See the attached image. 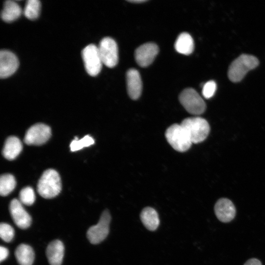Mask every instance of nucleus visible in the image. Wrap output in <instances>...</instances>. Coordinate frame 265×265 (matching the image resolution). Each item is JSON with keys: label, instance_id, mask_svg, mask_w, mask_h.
<instances>
[{"label": "nucleus", "instance_id": "28", "mask_svg": "<svg viewBox=\"0 0 265 265\" xmlns=\"http://www.w3.org/2000/svg\"><path fill=\"white\" fill-rule=\"evenodd\" d=\"M244 265H262V264L258 259L252 258L247 260Z\"/></svg>", "mask_w": 265, "mask_h": 265}, {"label": "nucleus", "instance_id": "16", "mask_svg": "<svg viewBox=\"0 0 265 265\" xmlns=\"http://www.w3.org/2000/svg\"><path fill=\"white\" fill-rule=\"evenodd\" d=\"M23 146L20 140L17 137L11 136L6 140L2 155L6 159L11 160L14 159L21 153Z\"/></svg>", "mask_w": 265, "mask_h": 265}, {"label": "nucleus", "instance_id": "26", "mask_svg": "<svg viewBox=\"0 0 265 265\" xmlns=\"http://www.w3.org/2000/svg\"><path fill=\"white\" fill-rule=\"evenodd\" d=\"M216 90V84L213 80H210L204 84L202 89V95L206 99L212 97Z\"/></svg>", "mask_w": 265, "mask_h": 265}, {"label": "nucleus", "instance_id": "21", "mask_svg": "<svg viewBox=\"0 0 265 265\" xmlns=\"http://www.w3.org/2000/svg\"><path fill=\"white\" fill-rule=\"evenodd\" d=\"M16 182L14 177L10 174H4L0 178V194L5 196L15 188Z\"/></svg>", "mask_w": 265, "mask_h": 265}, {"label": "nucleus", "instance_id": "6", "mask_svg": "<svg viewBox=\"0 0 265 265\" xmlns=\"http://www.w3.org/2000/svg\"><path fill=\"white\" fill-rule=\"evenodd\" d=\"M111 216L109 211L105 210L102 213L98 223L90 227L87 232V237L90 243L97 244L103 241L109 231Z\"/></svg>", "mask_w": 265, "mask_h": 265}, {"label": "nucleus", "instance_id": "14", "mask_svg": "<svg viewBox=\"0 0 265 265\" xmlns=\"http://www.w3.org/2000/svg\"><path fill=\"white\" fill-rule=\"evenodd\" d=\"M127 91L130 97L136 100L140 97L142 88V80L138 70L131 68L126 73Z\"/></svg>", "mask_w": 265, "mask_h": 265}, {"label": "nucleus", "instance_id": "2", "mask_svg": "<svg viewBox=\"0 0 265 265\" xmlns=\"http://www.w3.org/2000/svg\"><path fill=\"white\" fill-rule=\"evenodd\" d=\"M258 58L252 55L242 54L235 59L229 66L228 76L230 80L237 82L240 81L250 70L259 64Z\"/></svg>", "mask_w": 265, "mask_h": 265}, {"label": "nucleus", "instance_id": "24", "mask_svg": "<svg viewBox=\"0 0 265 265\" xmlns=\"http://www.w3.org/2000/svg\"><path fill=\"white\" fill-rule=\"evenodd\" d=\"M20 201L22 204L29 206L33 204L35 199L34 191L30 186L23 188L19 194Z\"/></svg>", "mask_w": 265, "mask_h": 265}, {"label": "nucleus", "instance_id": "29", "mask_svg": "<svg viewBox=\"0 0 265 265\" xmlns=\"http://www.w3.org/2000/svg\"><path fill=\"white\" fill-rule=\"evenodd\" d=\"M146 0H129V1L131 2H135V3H140L146 1Z\"/></svg>", "mask_w": 265, "mask_h": 265}, {"label": "nucleus", "instance_id": "13", "mask_svg": "<svg viewBox=\"0 0 265 265\" xmlns=\"http://www.w3.org/2000/svg\"><path fill=\"white\" fill-rule=\"evenodd\" d=\"M214 213L220 221L227 223L235 217L236 210L233 202L229 199L222 198L217 200L214 207Z\"/></svg>", "mask_w": 265, "mask_h": 265}, {"label": "nucleus", "instance_id": "25", "mask_svg": "<svg viewBox=\"0 0 265 265\" xmlns=\"http://www.w3.org/2000/svg\"><path fill=\"white\" fill-rule=\"evenodd\" d=\"M0 236L6 242H10L14 236L13 227L6 223H1L0 225Z\"/></svg>", "mask_w": 265, "mask_h": 265}, {"label": "nucleus", "instance_id": "9", "mask_svg": "<svg viewBox=\"0 0 265 265\" xmlns=\"http://www.w3.org/2000/svg\"><path fill=\"white\" fill-rule=\"evenodd\" d=\"M51 135L49 126L37 123L30 127L26 131L24 142L28 145H40L46 143Z\"/></svg>", "mask_w": 265, "mask_h": 265}, {"label": "nucleus", "instance_id": "1", "mask_svg": "<svg viewBox=\"0 0 265 265\" xmlns=\"http://www.w3.org/2000/svg\"><path fill=\"white\" fill-rule=\"evenodd\" d=\"M61 190V179L58 172L53 169L45 171L37 184L38 193L44 198L51 199L56 196Z\"/></svg>", "mask_w": 265, "mask_h": 265}, {"label": "nucleus", "instance_id": "15", "mask_svg": "<svg viewBox=\"0 0 265 265\" xmlns=\"http://www.w3.org/2000/svg\"><path fill=\"white\" fill-rule=\"evenodd\" d=\"M64 246L59 240L50 242L46 249V256L50 265H61L64 256Z\"/></svg>", "mask_w": 265, "mask_h": 265}, {"label": "nucleus", "instance_id": "11", "mask_svg": "<svg viewBox=\"0 0 265 265\" xmlns=\"http://www.w3.org/2000/svg\"><path fill=\"white\" fill-rule=\"evenodd\" d=\"M9 211L13 221L19 228L25 229L30 226L31 218L19 200L16 199L11 200Z\"/></svg>", "mask_w": 265, "mask_h": 265}, {"label": "nucleus", "instance_id": "18", "mask_svg": "<svg viewBox=\"0 0 265 265\" xmlns=\"http://www.w3.org/2000/svg\"><path fill=\"white\" fill-rule=\"evenodd\" d=\"M22 9L14 1L7 0L4 2L1 12V18L5 22L10 23L17 20L22 14Z\"/></svg>", "mask_w": 265, "mask_h": 265}, {"label": "nucleus", "instance_id": "10", "mask_svg": "<svg viewBox=\"0 0 265 265\" xmlns=\"http://www.w3.org/2000/svg\"><path fill=\"white\" fill-rule=\"evenodd\" d=\"M159 51L158 45L153 42H148L140 45L134 52L136 63L142 67L149 66L153 62Z\"/></svg>", "mask_w": 265, "mask_h": 265}, {"label": "nucleus", "instance_id": "19", "mask_svg": "<svg viewBox=\"0 0 265 265\" xmlns=\"http://www.w3.org/2000/svg\"><path fill=\"white\" fill-rule=\"evenodd\" d=\"M174 47L178 53L188 55L191 54L194 50V41L189 33L182 32L178 36Z\"/></svg>", "mask_w": 265, "mask_h": 265}, {"label": "nucleus", "instance_id": "22", "mask_svg": "<svg viewBox=\"0 0 265 265\" xmlns=\"http://www.w3.org/2000/svg\"><path fill=\"white\" fill-rule=\"evenodd\" d=\"M41 3L38 0H28L26 1L24 11L26 18L29 20L36 19L39 15Z\"/></svg>", "mask_w": 265, "mask_h": 265}, {"label": "nucleus", "instance_id": "8", "mask_svg": "<svg viewBox=\"0 0 265 265\" xmlns=\"http://www.w3.org/2000/svg\"><path fill=\"white\" fill-rule=\"evenodd\" d=\"M98 48L103 64L109 68L115 66L118 61V50L115 41L111 37H105Z\"/></svg>", "mask_w": 265, "mask_h": 265}, {"label": "nucleus", "instance_id": "5", "mask_svg": "<svg viewBox=\"0 0 265 265\" xmlns=\"http://www.w3.org/2000/svg\"><path fill=\"white\" fill-rule=\"evenodd\" d=\"M180 103L189 113L199 115L204 113L206 105L199 93L192 88H187L179 96Z\"/></svg>", "mask_w": 265, "mask_h": 265}, {"label": "nucleus", "instance_id": "27", "mask_svg": "<svg viewBox=\"0 0 265 265\" xmlns=\"http://www.w3.org/2000/svg\"><path fill=\"white\" fill-rule=\"evenodd\" d=\"M8 255V249L3 246L0 247V261H3L7 257Z\"/></svg>", "mask_w": 265, "mask_h": 265}, {"label": "nucleus", "instance_id": "7", "mask_svg": "<svg viewBox=\"0 0 265 265\" xmlns=\"http://www.w3.org/2000/svg\"><path fill=\"white\" fill-rule=\"evenodd\" d=\"M82 57L87 73L93 77L98 75L103 63L98 47L94 44L88 45L82 50Z\"/></svg>", "mask_w": 265, "mask_h": 265}, {"label": "nucleus", "instance_id": "4", "mask_svg": "<svg viewBox=\"0 0 265 265\" xmlns=\"http://www.w3.org/2000/svg\"><path fill=\"white\" fill-rule=\"evenodd\" d=\"M181 125L187 132L192 143H199L205 140L210 131L208 121L200 117L186 118L182 121Z\"/></svg>", "mask_w": 265, "mask_h": 265}, {"label": "nucleus", "instance_id": "17", "mask_svg": "<svg viewBox=\"0 0 265 265\" xmlns=\"http://www.w3.org/2000/svg\"><path fill=\"white\" fill-rule=\"evenodd\" d=\"M141 220L144 226L149 231H155L160 223L157 211L151 207H146L141 212Z\"/></svg>", "mask_w": 265, "mask_h": 265}, {"label": "nucleus", "instance_id": "20", "mask_svg": "<svg viewBox=\"0 0 265 265\" xmlns=\"http://www.w3.org/2000/svg\"><path fill=\"white\" fill-rule=\"evenodd\" d=\"M15 257L20 265H32L34 253L32 248L28 245L21 244L15 250Z\"/></svg>", "mask_w": 265, "mask_h": 265}, {"label": "nucleus", "instance_id": "12", "mask_svg": "<svg viewBox=\"0 0 265 265\" xmlns=\"http://www.w3.org/2000/svg\"><path fill=\"white\" fill-rule=\"evenodd\" d=\"M19 60L16 55L8 50L0 52V77L5 79L13 75L19 67Z\"/></svg>", "mask_w": 265, "mask_h": 265}, {"label": "nucleus", "instance_id": "3", "mask_svg": "<svg viewBox=\"0 0 265 265\" xmlns=\"http://www.w3.org/2000/svg\"><path fill=\"white\" fill-rule=\"evenodd\" d=\"M165 136L171 147L180 152L188 150L192 143L187 132L181 124H174L169 127Z\"/></svg>", "mask_w": 265, "mask_h": 265}, {"label": "nucleus", "instance_id": "23", "mask_svg": "<svg viewBox=\"0 0 265 265\" xmlns=\"http://www.w3.org/2000/svg\"><path fill=\"white\" fill-rule=\"evenodd\" d=\"M94 140L89 135H86L80 139L77 137L73 140L70 145L72 152H75L85 147H88L94 143Z\"/></svg>", "mask_w": 265, "mask_h": 265}]
</instances>
